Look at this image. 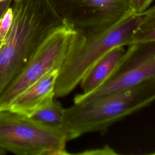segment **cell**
I'll list each match as a JSON object with an SVG mask.
<instances>
[{"mask_svg":"<svg viewBox=\"0 0 155 155\" xmlns=\"http://www.w3.org/2000/svg\"><path fill=\"white\" fill-rule=\"evenodd\" d=\"M13 22L0 49V94L56 30L66 25L50 0H12Z\"/></svg>","mask_w":155,"mask_h":155,"instance_id":"cell-1","label":"cell"},{"mask_svg":"<svg viewBox=\"0 0 155 155\" xmlns=\"http://www.w3.org/2000/svg\"><path fill=\"white\" fill-rule=\"evenodd\" d=\"M155 101V79L65 108L63 130L68 141L84 134L104 133L116 122Z\"/></svg>","mask_w":155,"mask_h":155,"instance_id":"cell-2","label":"cell"},{"mask_svg":"<svg viewBox=\"0 0 155 155\" xmlns=\"http://www.w3.org/2000/svg\"><path fill=\"white\" fill-rule=\"evenodd\" d=\"M142 13H131L110 28L96 33L82 34L75 31L70 37L55 85V97L69 94L80 83L88 69L109 50L131 44L133 35Z\"/></svg>","mask_w":155,"mask_h":155,"instance_id":"cell-3","label":"cell"},{"mask_svg":"<svg viewBox=\"0 0 155 155\" xmlns=\"http://www.w3.org/2000/svg\"><path fill=\"white\" fill-rule=\"evenodd\" d=\"M64 130L42 125L8 110L0 111V147L18 155H65Z\"/></svg>","mask_w":155,"mask_h":155,"instance_id":"cell-4","label":"cell"},{"mask_svg":"<svg viewBox=\"0 0 155 155\" xmlns=\"http://www.w3.org/2000/svg\"><path fill=\"white\" fill-rule=\"evenodd\" d=\"M66 25L90 34L105 30L132 13L130 0H50Z\"/></svg>","mask_w":155,"mask_h":155,"instance_id":"cell-5","label":"cell"},{"mask_svg":"<svg viewBox=\"0 0 155 155\" xmlns=\"http://www.w3.org/2000/svg\"><path fill=\"white\" fill-rule=\"evenodd\" d=\"M73 30L65 25L43 42L22 71L0 94V111L7 110L12 101L49 71L61 67Z\"/></svg>","mask_w":155,"mask_h":155,"instance_id":"cell-6","label":"cell"},{"mask_svg":"<svg viewBox=\"0 0 155 155\" xmlns=\"http://www.w3.org/2000/svg\"><path fill=\"white\" fill-rule=\"evenodd\" d=\"M114 72L99 88L77 94L74 103L87 101L155 79V41L132 44Z\"/></svg>","mask_w":155,"mask_h":155,"instance_id":"cell-7","label":"cell"},{"mask_svg":"<svg viewBox=\"0 0 155 155\" xmlns=\"http://www.w3.org/2000/svg\"><path fill=\"white\" fill-rule=\"evenodd\" d=\"M59 68L53 69L18 95L8 110L30 116L37 109L55 97V85Z\"/></svg>","mask_w":155,"mask_h":155,"instance_id":"cell-8","label":"cell"},{"mask_svg":"<svg viewBox=\"0 0 155 155\" xmlns=\"http://www.w3.org/2000/svg\"><path fill=\"white\" fill-rule=\"evenodd\" d=\"M125 51L124 46L114 47L94 63L79 83L81 94H88L102 85L117 68Z\"/></svg>","mask_w":155,"mask_h":155,"instance_id":"cell-9","label":"cell"},{"mask_svg":"<svg viewBox=\"0 0 155 155\" xmlns=\"http://www.w3.org/2000/svg\"><path fill=\"white\" fill-rule=\"evenodd\" d=\"M64 110L62 105L53 99L42 105L29 117L45 126L63 130Z\"/></svg>","mask_w":155,"mask_h":155,"instance_id":"cell-10","label":"cell"},{"mask_svg":"<svg viewBox=\"0 0 155 155\" xmlns=\"http://www.w3.org/2000/svg\"><path fill=\"white\" fill-rule=\"evenodd\" d=\"M155 41V6L142 13V19L132 37V44Z\"/></svg>","mask_w":155,"mask_h":155,"instance_id":"cell-11","label":"cell"},{"mask_svg":"<svg viewBox=\"0 0 155 155\" xmlns=\"http://www.w3.org/2000/svg\"><path fill=\"white\" fill-rule=\"evenodd\" d=\"M13 11L10 5L0 18V38L4 42L13 22Z\"/></svg>","mask_w":155,"mask_h":155,"instance_id":"cell-12","label":"cell"},{"mask_svg":"<svg viewBox=\"0 0 155 155\" xmlns=\"http://www.w3.org/2000/svg\"><path fill=\"white\" fill-rule=\"evenodd\" d=\"M154 0H130V6L132 13L138 14L145 12Z\"/></svg>","mask_w":155,"mask_h":155,"instance_id":"cell-13","label":"cell"},{"mask_svg":"<svg viewBox=\"0 0 155 155\" xmlns=\"http://www.w3.org/2000/svg\"><path fill=\"white\" fill-rule=\"evenodd\" d=\"M83 154H114L116 153L110 148V147L106 146L103 148H101L99 150H90L87 151L82 153Z\"/></svg>","mask_w":155,"mask_h":155,"instance_id":"cell-14","label":"cell"},{"mask_svg":"<svg viewBox=\"0 0 155 155\" xmlns=\"http://www.w3.org/2000/svg\"><path fill=\"white\" fill-rule=\"evenodd\" d=\"M11 2H12V0H7L5 1H4L0 3V18L1 17L2 14L4 13L7 8L10 5Z\"/></svg>","mask_w":155,"mask_h":155,"instance_id":"cell-15","label":"cell"},{"mask_svg":"<svg viewBox=\"0 0 155 155\" xmlns=\"http://www.w3.org/2000/svg\"><path fill=\"white\" fill-rule=\"evenodd\" d=\"M6 153H7V151L4 149H3L2 148L0 147V155H4Z\"/></svg>","mask_w":155,"mask_h":155,"instance_id":"cell-16","label":"cell"},{"mask_svg":"<svg viewBox=\"0 0 155 155\" xmlns=\"http://www.w3.org/2000/svg\"><path fill=\"white\" fill-rule=\"evenodd\" d=\"M2 44H3V42H2V41L1 40V39L0 38V49H1V46H2Z\"/></svg>","mask_w":155,"mask_h":155,"instance_id":"cell-17","label":"cell"},{"mask_svg":"<svg viewBox=\"0 0 155 155\" xmlns=\"http://www.w3.org/2000/svg\"><path fill=\"white\" fill-rule=\"evenodd\" d=\"M7 1V0H0V3L2 2H4V1Z\"/></svg>","mask_w":155,"mask_h":155,"instance_id":"cell-18","label":"cell"}]
</instances>
